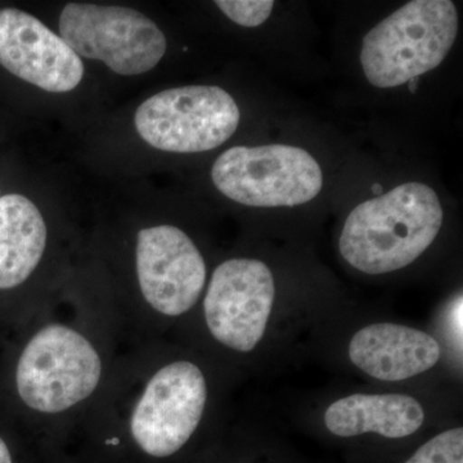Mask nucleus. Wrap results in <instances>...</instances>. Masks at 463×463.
<instances>
[{
	"mask_svg": "<svg viewBox=\"0 0 463 463\" xmlns=\"http://www.w3.org/2000/svg\"><path fill=\"white\" fill-rule=\"evenodd\" d=\"M441 224L443 209L435 191L423 183H404L350 213L340 252L359 272H395L430 248Z\"/></svg>",
	"mask_w": 463,
	"mask_h": 463,
	"instance_id": "obj_1",
	"label": "nucleus"
},
{
	"mask_svg": "<svg viewBox=\"0 0 463 463\" xmlns=\"http://www.w3.org/2000/svg\"><path fill=\"white\" fill-rule=\"evenodd\" d=\"M0 463H12L11 453L2 438H0Z\"/></svg>",
	"mask_w": 463,
	"mask_h": 463,
	"instance_id": "obj_16",
	"label": "nucleus"
},
{
	"mask_svg": "<svg viewBox=\"0 0 463 463\" xmlns=\"http://www.w3.org/2000/svg\"><path fill=\"white\" fill-rule=\"evenodd\" d=\"M274 297L273 274L263 261H224L213 273L203 301L207 327L230 349L251 352L263 339Z\"/></svg>",
	"mask_w": 463,
	"mask_h": 463,
	"instance_id": "obj_8",
	"label": "nucleus"
},
{
	"mask_svg": "<svg viewBox=\"0 0 463 463\" xmlns=\"http://www.w3.org/2000/svg\"><path fill=\"white\" fill-rule=\"evenodd\" d=\"M137 274L149 306L161 315L176 317L199 300L206 282V264L184 232L164 224L139 232Z\"/></svg>",
	"mask_w": 463,
	"mask_h": 463,
	"instance_id": "obj_9",
	"label": "nucleus"
},
{
	"mask_svg": "<svg viewBox=\"0 0 463 463\" xmlns=\"http://www.w3.org/2000/svg\"><path fill=\"white\" fill-rule=\"evenodd\" d=\"M373 192H374V194H383V185L381 184H373ZM381 196V194H380Z\"/></svg>",
	"mask_w": 463,
	"mask_h": 463,
	"instance_id": "obj_18",
	"label": "nucleus"
},
{
	"mask_svg": "<svg viewBox=\"0 0 463 463\" xmlns=\"http://www.w3.org/2000/svg\"><path fill=\"white\" fill-rule=\"evenodd\" d=\"M417 84H419V78L411 79V80L408 81V88H410L412 93H416Z\"/></svg>",
	"mask_w": 463,
	"mask_h": 463,
	"instance_id": "obj_17",
	"label": "nucleus"
},
{
	"mask_svg": "<svg viewBox=\"0 0 463 463\" xmlns=\"http://www.w3.org/2000/svg\"><path fill=\"white\" fill-rule=\"evenodd\" d=\"M240 109L219 87L173 88L155 94L137 109V132L152 147L196 154L223 145L236 132Z\"/></svg>",
	"mask_w": 463,
	"mask_h": 463,
	"instance_id": "obj_5",
	"label": "nucleus"
},
{
	"mask_svg": "<svg viewBox=\"0 0 463 463\" xmlns=\"http://www.w3.org/2000/svg\"><path fill=\"white\" fill-rule=\"evenodd\" d=\"M440 354V345L431 335L392 323L367 326L349 344V358L355 367L392 383L431 370Z\"/></svg>",
	"mask_w": 463,
	"mask_h": 463,
	"instance_id": "obj_11",
	"label": "nucleus"
},
{
	"mask_svg": "<svg viewBox=\"0 0 463 463\" xmlns=\"http://www.w3.org/2000/svg\"><path fill=\"white\" fill-rule=\"evenodd\" d=\"M100 373L99 353L90 341L65 326L51 325L39 331L21 354L18 394L39 412H62L90 397Z\"/></svg>",
	"mask_w": 463,
	"mask_h": 463,
	"instance_id": "obj_4",
	"label": "nucleus"
},
{
	"mask_svg": "<svg viewBox=\"0 0 463 463\" xmlns=\"http://www.w3.org/2000/svg\"><path fill=\"white\" fill-rule=\"evenodd\" d=\"M47 227L33 201L18 194L0 197V289L17 288L38 267Z\"/></svg>",
	"mask_w": 463,
	"mask_h": 463,
	"instance_id": "obj_13",
	"label": "nucleus"
},
{
	"mask_svg": "<svg viewBox=\"0 0 463 463\" xmlns=\"http://www.w3.org/2000/svg\"><path fill=\"white\" fill-rule=\"evenodd\" d=\"M405 463H463V429H450L423 444Z\"/></svg>",
	"mask_w": 463,
	"mask_h": 463,
	"instance_id": "obj_14",
	"label": "nucleus"
},
{
	"mask_svg": "<svg viewBox=\"0 0 463 463\" xmlns=\"http://www.w3.org/2000/svg\"><path fill=\"white\" fill-rule=\"evenodd\" d=\"M425 411L405 394H354L332 403L325 413L326 428L340 438L376 432L389 439L407 438L421 428Z\"/></svg>",
	"mask_w": 463,
	"mask_h": 463,
	"instance_id": "obj_12",
	"label": "nucleus"
},
{
	"mask_svg": "<svg viewBox=\"0 0 463 463\" xmlns=\"http://www.w3.org/2000/svg\"><path fill=\"white\" fill-rule=\"evenodd\" d=\"M60 36L79 57L102 61L125 76L151 71L167 47L154 21L118 5L70 3L61 14Z\"/></svg>",
	"mask_w": 463,
	"mask_h": 463,
	"instance_id": "obj_6",
	"label": "nucleus"
},
{
	"mask_svg": "<svg viewBox=\"0 0 463 463\" xmlns=\"http://www.w3.org/2000/svg\"><path fill=\"white\" fill-rule=\"evenodd\" d=\"M0 65L52 93L75 90L84 76L81 58L38 18L0 9Z\"/></svg>",
	"mask_w": 463,
	"mask_h": 463,
	"instance_id": "obj_10",
	"label": "nucleus"
},
{
	"mask_svg": "<svg viewBox=\"0 0 463 463\" xmlns=\"http://www.w3.org/2000/svg\"><path fill=\"white\" fill-rule=\"evenodd\" d=\"M206 399L205 377L196 364L175 362L161 368L134 408V440L149 456L174 455L196 431Z\"/></svg>",
	"mask_w": 463,
	"mask_h": 463,
	"instance_id": "obj_7",
	"label": "nucleus"
},
{
	"mask_svg": "<svg viewBox=\"0 0 463 463\" xmlns=\"http://www.w3.org/2000/svg\"><path fill=\"white\" fill-rule=\"evenodd\" d=\"M120 443V440H118V438H114L112 439V440H108V444H114V446H116V444H118Z\"/></svg>",
	"mask_w": 463,
	"mask_h": 463,
	"instance_id": "obj_19",
	"label": "nucleus"
},
{
	"mask_svg": "<svg viewBox=\"0 0 463 463\" xmlns=\"http://www.w3.org/2000/svg\"><path fill=\"white\" fill-rule=\"evenodd\" d=\"M215 5L230 20L245 27L263 25L274 7L272 0H218Z\"/></svg>",
	"mask_w": 463,
	"mask_h": 463,
	"instance_id": "obj_15",
	"label": "nucleus"
},
{
	"mask_svg": "<svg viewBox=\"0 0 463 463\" xmlns=\"http://www.w3.org/2000/svg\"><path fill=\"white\" fill-rule=\"evenodd\" d=\"M458 14L450 0H413L364 39L361 62L376 88H395L437 69L455 44Z\"/></svg>",
	"mask_w": 463,
	"mask_h": 463,
	"instance_id": "obj_2",
	"label": "nucleus"
},
{
	"mask_svg": "<svg viewBox=\"0 0 463 463\" xmlns=\"http://www.w3.org/2000/svg\"><path fill=\"white\" fill-rule=\"evenodd\" d=\"M212 179L224 196L242 205H303L322 191L323 174L306 149L286 145L232 147L214 163Z\"/></svg>",
	"mask_w": 463,
	"mask_h": 463,
	"instance_id": "obj_3",
	"label": "nucleus"
}]
</instances>
